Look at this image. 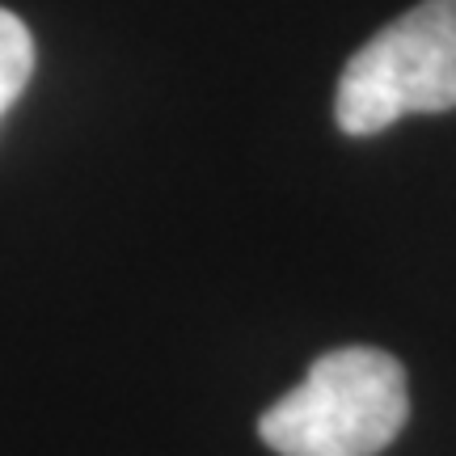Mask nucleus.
I'll return each mask as SVG.
<instances>
[{
  "label": "nucleus",
  "instance_id": "nucleus-1",
  "mask_svg": "<svg viewBox=\"0 0 456 456\" xmlns=\"http://www.w3.org/2000/svg\"><path fill=\"white\" fill-rule=\"evenodd\" d=\"M410 419L406 368L376 346H338L258 419L279 456H376Z\"/></svg>",
  "mask_w": 456,
  "mask_h": 456
},
{
  "label": "nucleus",
  "instance_id": "nucleus-2",
  "mask_svg": "<svg viewBox=\"0 0 456 456\" xmlns=\"http://www.w3.org/2000/svg\"><path fill=\"white\" fill-rule=\"evenodd\" d=\"M444 110H456V0H423L346 60L334 118L346 135H376Z\"/></svg>",
  "mask_w": 456,
  "mask_h": 456
},
{
  "label": "nucleus",
  "instance_id": "nucleus-3",
  "mask_svg": "<svg viewBox=\"0 0 456 456\" xmlns=\"http://www.w3.org/2000/svg\"><path fill=\"white\" fill-rule=\"evenodd\" d=\"M34 72V38L26 30V21L9 9H0V118L13 106Z\"/></svg>",
  "mask_w": 456,
  "mask_h": 456
}]
</instances>
